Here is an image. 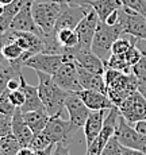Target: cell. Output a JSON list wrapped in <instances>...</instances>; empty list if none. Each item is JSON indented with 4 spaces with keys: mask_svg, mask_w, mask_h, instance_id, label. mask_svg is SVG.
<instances>
[{
    "mask_svg": "<svg viewBox=\"0 0 146 155\" xmlns=\"http://www.w3.org/2000/svg\"><path fill=\"white\" fill-rule=\"evenodd\" d=\"M0 50H2V54H3V57H4V59H7V61L19 59V58H22L23 54H25V51H23V50L20 49L15 42L5 43L4 46L0 47Z\"/></svg>",
    "mask_w": 146,
    "mask_h": 155,
    "instance_id": "obj_29",
    "label": "cell"
},
{
    "mask_svg": "<svg viewBox=\"0 0 146 155\" xmlns=\"http://www.w3.org/2000/svg\"><path fill=\"white\" fill-rule=\"evenodd\" d=\"M14 0H0V3H2L3 5H8V4H11Z\"/></svg>",
    "mask_w": 146,
    "mask_h": 155,
    "instance_id": "obj_43",
    "label": "cell"
},
{
    "mask_svg": "<svg viewBox=\"0 0 146 155\" xmlns=\"http://www.w3.org/2000/svg\"><path fill=\"white\" fill-rule=\"evenodd\" d=\"M15 111H16V107H15L10 100V91L5 89V91L0 94V113L7 116V117H12Z\"/></svg>",
    "mask_w": 146,
    "mask_h": 155,
    "instance_id": "obj_30",
    "label": "cell"
},
{
    "mask_svg": "<svg viewBox=\"0 0 146 155\" xmlns=\"http://www.w3.org/2000/svg\"><path fill=\"white\" fill-rule=\"evenodd\" d=\"M131 73L137 78V91L146 99V51H144L141 61L133 66Z\"/></svg>",
    "mask_w": 146,
    "mask_h": 155,
    "instance_id": "obj_25",
    "label": "cell"
},
{
    "mask_svg": "<svg viewBox=\"0 0 146 155\" xmlns=\"http://www.w3.org/2000/svg\"><path fill=\"white\" fill-rule=\"evenodd\" d=\"M16 155H37V153H35L31 147H22L18 151Z\"/></svg>",
    "mask_w": 146,
    "mask_h": 155,
    "instance_id": "obj_42",
    "label": "cell"
},
{
    "mask_svg": "<svg viewBox=\"0 0 146 155\" xmlns=\"http://www.w3.org/2000/svg\"><path fill=\"white\" fill-rule=\"evenodd\" d=\"M133 127L135 128V131L139 134V135L144 136V138H146V119L138 121V123H135Z\"/></svg>",
    "mask_w": 146,
    "mask_h": 155,
    "instance_id": "obj_38",
    "label": "cell"
},
{
    "mask_svg": "<svg viewBox=\"0 0 146 155\" xmlns=\"http://www.w3.org/2000/svg\"><path fill=\"white\" fill-rule=\"evenodd\" d=\"M106 69H114V70L122 71V73L130 74V73H131L133 68L127 64L124 55H115V54H112L111 57H110L108 61L106 62Z\"/></svg>",
    "mask_w": 146,
    "mask_h": 155,
    "instance_id": "obj_27",
    "label": "cell"
},
{
    "mask_svg": "<svg viewBox=\"0 0 146 155\" xmlns=\"http://www.w3.org/2000/svg\"><path fill=\"white\" fill-rule=\"evenodd\" d=\"M62 64H64V55L38 53V54L31 55L30 58L26 59L23 62V68H30V69H34L35 71H41V73L53 76L61 68Z\"/></svg>",
    "mask_w": 146,
    "mask_h": 155,
    "instance_id": "obj_12",
    "label": "cell"
},
{
    "mask_svg": "<svg viewBox=\"0 0 146 155\" xmlns=\"http://www.w3.org/2000/svg\"><path fill=\"white\" fill-rule=\"evenodd\" d=\"M96 0H68L66 4L69 5H80V7H91V4Z\"/></svg>",
    "mask_w": 146,
    "mask_h": 155,
    "instance_id": "obj_37",
    "label": "cell"
},
{
    "mask_svg": "<svg viewBox=\"0 0 146 155\" xmlns=\"http://www.w3.org/2000/svg\"><path fill=\"white\" fill-rule=\"evenodd\" d=\"M11 132H12L15 139L18 140V143L20 144V147H29L32 138H34V132L26 124L20 108H16V111L12 115V119H11Z\"/></svg>",
    "mask_w": 146,
    "mask_h": 155,
    "instance_id": "obj_16",
    "label": "cell"
},
{
    "mask_svg": "<svg viewBox=\"0 0 146 155\" xmlns=\"http://www.w3.org/2000/svg\"><path fill=\"white\" fill-rule=\"evenodd\" d=\"M104 23H106V25H108V26H115V25H118V23H119V10H118V11H114V12H112L108 18H107Z\"/></svg>",
    "mask_w": 146,
    "mask_h": 155,
    "instance_id": "obj_39",
    "label": "cell"
},
{
    "mask_svg": "<svg viewBox=\"0 0 146 155\" xmlns=\"http://www.w3.org/2000/svg\"><path fill=\"white\" fill-rule=\"evenodd\" d=\"M137 41V38H123L121 37L118 41H115V43L112 45V54L115 55H124L127 53V50L131 47V45Z\"/></svg>",
    "mask_w": 146,
    "mask_h": 155,
    "instance_id": "obj_31",
    "label": "cell"
},
{
    "mask_svg": "<svg viewBox=\"0 0 146 155\" xmlns=\"http://www.w3.org/2000/svg\"><path fill=\"white\" fill-rule=\"evenodd\" d=\"M3 62H5V59H4V57H3V54H2V50H0V64H3Z\"/></svg>",
    "mask_w": 146,
    "mask_h": 155,
    "instance_id": "obj_44",
    "label": "cell"
},
{
    "mask_svg": "<svg viewBox=\"0 0 146 155\" xmlns=\"http://www.w3.org/2000/svg\"><path fill=\"white\" fill-rule=\"evenodd\" d=\"M99 22L100 20L97 14L91 8L89 12L83 18V20L74 30L77 34V38H79V45H77L76 50H91L92 41H93Z\"/></svg>",
    "mask_w": 146,
    "mask_h": 155,
    "instance_id": "obj_13",
    "label": "cell"
},
{
    "mask_svg": "<svg viewBox=\"0 0 146 155\" xmlns=\"http://www.w3.org/2000/svg\"><path fill=\"white\" fill-rule=\"evenodd\" d=\"M123 7L121 0H96L91 4V8L97 14L100 22H106V19L114 11H118Z\"/></svg>",
    "mask_w": 146,
    "mask_h": 155,
    "instance_id": "obj_23",
    "label": "cell"
},
{
    "mask_svg": "<svg viewBox=\"0 0 146 155\" xmlns=\"http://www.w3.org/2000/svg\"><path fill=\"white\" fill-rule=\"evenodd\" d=\"M23 119H25L26 124L30 127V130L34 132V135H37L45 130L50 116L47 115L46 111H32L23 113Z\"/></svg>",
    "mask_w": 146,
    "mask_h": 155,
    "instance_id": "obj_22",
    "label": "cell"
},
{
    "mask_svg": "<svg viewBox=\"0 0 146 155\" xmlns=\"http://www.w3.org/2000/svg\"><path fill=\"white\" fill-rule=\"evenodd\" d=\"M53 155H70L69 146L62 144V143H58V144H56L54 151H53Z\"/></svg>",
    "mask_w": 146,
    "mask_h": 155,
    "instance_id": "obj_36",
    "label": "cell"
},
{
    "mask_svg": "<svg viewBox=\"0 0 146 155\" xmlns=\"http://www.w3.org/2000/svg\"><path fill=\"white\" fill-rule=\"evenodd\" d=\"M31 5H32V3L25 2L23 7L20 8L18 15L14 18L10 30H14V31H23V32H32V34L45 38L43 32L39 30V27H38L37 23H35L34 18H32Z\"/></svg>",
    "mask_w": 146,
    "mask_h": 155,
    "instance_id": "obj_15",
    "label": "cell"
},
{
    "mask_svg": "<svg viewBox=\"0 0 146 155\" xmlns=\"http://www.w3.org/2000/svg\"><path fill=\"white\" fill-rule=\"evenodd\" d=\"M119 25L122 26L123 34H127L137 39L146 41V18L137 11L127 7L119 10Z\"/></svg>",
    "mask_w": 146,
    "mask_h": 155,
    "instance_id": "obj_5",
    "label": "cell"
},
{
    "mask_svg": "<svg viewBox=\"0 0 146 155\" xmlns=\"http://www.w3.org/2000/svg\"><path fill=\"white\" fill-rule=\"evenodd\" d=\"M122 155H146V153L139 150H133V148L122 147Z\"/></svg>",
    "mask_w": 146,
    "mask_h": 155,
    "instance_id": "obj_41",
    "label": "cell"
},
{
    "mask_svg": "<svg viewBox=\"0 0 146 155\" xmlns=\"http://www.w3.org/2000/svg\"><path fill=\"white\" fill-rule=\"evenodd\" d=\"M122 35H123V30H122V26L119 23L115 26H108L104 22H99L93 41H92V53L99 57L106 65V62L112 55V45Z\"/></svg>",
    "mask_w": 146,
    "mask_h": 155,
    "instance_id": "obj_4",
    "label": "cell"
},
{
    "mask_svg": "<svg viewBox=\"0 0 146 155\" xmlns=\"http://www.w3.org/2000/svg\"><path fill=\"white\" fill-rule=\"evenodd\" d=\"M3 12H4V5H3L2 3H0V15H2Z\"/></svg>",
    "mask_w": 146,
    "mask_h": 155,
    "instance_id": "obj_45",
    "label": "cell"
},
{
    "mask_svg": "<svg viewBox=\"0 0 146 155\" xmlns=\"http://www.w3.org/2000/svg\"><path fill=\"white\" fill-rule=\"evenodd\" d=\"M79 97L83 100V103L88 107L89 111H110L115 108V105L111 103L108 96L100 92L95 91H81L77 92Z\"/></svg>",
    "mask_w": 146,
    "mask_h": 155,
    "instance_id": "obj_18",
    "label": "cell"
},
{
    "mask_svg": "<svg viewBox=\"0 0 146 155\" xmlns=\"http://www.w3.org/2000/svg\"><path fill=\"white\" fill-rule=\"evenodd\" d=\"M53 80L61 89L68 93H77L81 92L83 88L80 85L79 71L74 61H66L61 65V68L53 74Z\"/></svg>",
    "mask_w": 146,
    "mask_h": 155,
    "instance_id": "obj_10",
    "label": "cell"
},
{
    "mask_svg": "<svg viewBox=\"0 0 146 155\" xmlns=\"http://www.w3.org/2000/svg\"><path fill=\"white\" fill-rule=\"evenodd\" d=\"M103 77L107 86V96L117 108L130 94L137 92V78L133 73L126 74L119 70L106 69Z\"/></svg>",
    "mask_w": 146,
    "mask_h": 155,
    "instance_id": "obj_2",
    "label": "cell"
},
{
    "mask_svg": "<svg viewBox=\"0 0 146 155\" xmlns=\"http://www.w3.org/2000/svg\"><path fill=\"white\" fill-rule=\"evenodd\" d=\"M66 5L68 4L62 0H41L32 3V18L45 37L53 35L57 19Z\"/></svg>",
    "mask_w": 146,
    "mask_h": 155,
    "instance_id": "obj_3",
    "label": "cell"
},
{
    "mask_svg": "<svg viewBox=\"0 0 146 155\" xmlns=\"http://www.w3.org/2000/svg\"><path fill=\"white\" fill-rule=\"evenodd\" d=\"M38 76V94L42 101L45 111L47 112L49 116L61 115L62 109L65 108V101H66L69 93L61 89L54 82L52 76L49 74L37 71Z\"/></svg>",
    "mask_w": 146,
    "mask_h": 155,
    "instance_id": "obj_1",
    "label": "cell"
},
{
    "mask_svg": "<svg viewBox=\"0 0 146 155\" xmlns=\"http://www.w3.org/2000/svg\"><path fill=\"white\" fill-rule=\"evenodd\" d=\"M115 138L121 143L122 147L133 148V150H139L146 153V138L141 136L135 131L131 124L126 121V119L122 115H119L118 126L115 130Z\"/></svg>",
    "mask_w": 146,
    "mask_h": 155,
    "instance_id": "obj_7",
    "label": "cell"
},
{
    "mask_svg": "<svg viewBox=\"0 0 146 155\" xmlns=\"http://www.w3.org/2000/svg\"><path fill=\"white\" fill-rule=\"evenodd\" d=\"M10 100L16 108H22V107L25 105L26 97H25V93H23L20 89H18V91L10 92Z\"/></svg>",
    "mask_w": 146,
    "mask_h": 155,
    "instance_id": "obj_35",
    "label": "cell"
},
{
    "mask_svg": "<svg viewBox=\"0 0 146 155\" xmlns=\"http://www.w3.org/2000/svg\"><path fill=\"white\" fill-rule=\"evenodd\" d=\"M29 147H31L37 154H41V153H45V151L53 150V148L56 147V144H53V143L41 132V134L34 135V138H32V140L30 143Z\"/></svg>",
    "mask_w": 146,
    "mask_h": 155,
    "instance_id": "obj_28",
    "label": "cell"
},
{
    "mask_svg": "<svg viewBox=\"0 0 146 155\" xmlns=\"http://www.w3.org/2000/svg\"><path fill=\"white\" fill-rule=\"evenodd\" d=\"M19 80H20L19 89L25 93V97H26L25 105L20 108L22 113L32 112V111H45V107L39 99V94H38V86H32L29 82H26L23 74L19 77Z\"/></svg>",
    "mask_w": 146,
    "mask_h": 155,
    "instance_id": "obj_19",
    "label": "cell"
},
{
    "mask_svg": "<svg viewBox=\"0 0 146 155\" xmlns=\"http://www.w3.org/2000/svg\"><path fill=\"white\" fill-rule=\"evenodd\" d=\"M142 55H144V50L138 47V39H137L135 42L131 45V47L127 50V53L124 54V58H126L127 64L133 68L134 65H137L139 61H141Z\"/></svg>",
    "mask_w": 146,
    "mask_h": 155,
    "instance_id": "obj_32",
    "label": "cell"
},
{
    "mask_svg": "<svg viewBox=\"0 0 146 155\" xmlns=\"http://www.w3.org/2000/svg\"><path fill=\"white\" fill-rule=\"evenodd\" d=\"M53 37H54L56 42L62 47L65 54L69 53L70 50L76 49L77 45H79V38H77V34L74 30H59V31L53 34Z\"/></svg>",
    "mask_w": 146,
    "mask_h": 155,
    "instance_id": "obj_24",
    "label": "cell"
},
{
    "mask_svg": "<svg viewBox=\"0 0 146 155\" xmlns=\"http://www.w3.org/2000/svg\"><path fill=\"white\" fill-rule=\"evenodd\" d=\"M19 88H20V80H19V78H14V80H11V81L7 84V89H8L10 92L18 91Z\"/></svg>",
    "mask_w": 146,
    "mask_h": 155,
    "instance_id": "obj_40",
    "label": "cell"
},
{
    "mask_svg": "<svg viewBox=\"0 0 146 155\" xmlns=\"http://www.w3.org/2000/svg\"><path fill=\"white\" fill-rule=\"evenodd\" d=\"M123 7L131 8L146 18V0H121Z\"/></svg>",
    "mask_w": 146,
    "mask_h": 155,
    "instance_id": "obj_34",
    "label": "cell"
},
{
    "mask_svg": "<svg viewBox=\"0 0 146 155\" xmlns=\"http://www.w3.org/2000/svg\"><path fill=\"white\" fill-rule=\"evenodd\" d=\"M106 116H107V111H91V113H89L87 121H85V126L83 128L87 147H89L93 143L95 139L100 135Z\"/></svg>",
    "mask_w": 146,
    "mask_h": 155,
    "instance_id": "obj_17",
    "label": "cell"
},
{
    "mask_svg": "<svg viewBox=\"0 0 146 155\" xmlns=\"http://www.w3.org/2000/svg\"><path fill=\"white\" fill-rule=\"evenodd\" d=\"M89 10H91V7H80V5L68 4L57 19L54 32L59 31V30H76L79 23L83 20V18L89 12Z\"/></svg>",
    "mask_w": 146,
    "mask_h": 155,
    "instance_id": "obj_14",
    "label": "cell"
},
{
    "mask_svg": "<svg viewBox=\"0 0 146 155\" xmlns=\"http://www.w3.org/2000/svg\"><path fill=\"white\" fill-rule=\"evenodd\" d=\"M77 71H79V80L83 91H95L100 93L107 94V86L104 82V77L99 74L91 73V71L84 70L77 65Z\"/></svg>",
    "mask_w": 146,
    "mask_h": 155,
    "instance_id": "obj_20",
    "label": "cell"
},
{
    "mask_svg": "<svg viewBox=\"0 0 146 155\" xmlns=\"http://www.w3.org/2000/svg\"><path fill=\"white\" fill-rule=\"evenodd\" d=\"M23 4H25L23 0H14L11 4L4 5V12L0 15V37H3L10 30L14 18L18 15Z\"/></svg>",
    "mask_w": 146,
    "mask_h": 155,
    "instance_id": "obj_21",
    "label": "cell"
},
{
    "mask_svg": "<svg viewBox=\"0 0 146 155\" xmlns=\"http://www.w3.org/2000/svg\"><path fill=\"white\" fill-rule=\"evenodd\" d=\"M100 155H122V146L118 142V139L115 138V135L108 140Z\"/></svg>",
    "mask_w": 146,
    "mask_h": 155,
    "instance_id": "obj_33",
    "label": "cell"
},
{
    "mask_svg": "<svg viewBox=\"0 0 146 155\" xmlns=\"http://www.w3.org/2000/svg\"><path fill=\"white\" fill-rule=\"evenodd\" d=\"M20 148L22 147L12 134L0 139V155H16Z\"/></svg>",
    "mask_w": 146,
    "mask_h": 155,
    "instance_id": "obj_26",
    "label": "cell"
},
{
    "mask_svg": "<svg viewBox=\"0 0 146 155\" xmlns=\"http://www.w3.org/2000/svg\"><path fill=\"white\" fill-rule=\"evenodd\" d=\"M62 2H65V3H66V2H68V0H62Z\"/></svg>",
    "mask_w": 146,
    "mask_h": 155,
    "instance_id": "obj_46",
    "label": "cell"
},
{
    "mask_svg": "<svg viewBox=\"0 0 146 155\" xmlns=\"http://www.w3.org/2000/svg\"><path fill=\"white\" fill-rule=\"evenodd\" d=\"M42 134L53 144L62 143V144H66V146H69L73 136L76 135L72 130L70 121L64 120V119L61 117V115L50 116L49 121H47V124H46V127H45V130L42 131Z\"/></svg>",
    "mask_w": 146,
    "mask_h": 155,
    "instance_id": "obj_6",
    "label": "cell"
},
{
    "mask_svg": "<svg viewBox=\"0 0 146 155\" xmlns=\"http://www.w3.org/2000/svg\"><path fill=\"white\" fill-rule=\"evenodd\" d=\"M118 109L127 123L134 126L135 123L146 119V99L137 91L130 94L118 107Z\"/></svg>",
    "mask_w": 146,
    "mask_h": 155,
    "instance_id": "obj_9",
    "label": "cell"
},
{
    "mask_svg": "<svg viewBox=\"0 0 146 155\" xmlns=\"http://www.w3.org/2000/svg\"><path fill=\"white\" fill-rule=\"evenodd\" d=\"M119 109L115 108L110 109L107 113L106 119H104V124H103V130L100 132V135L97 136L93 140L89 147H87V153L85 155H100V153L103 151V148L106 147V144L108 143V140L115 135V130L118 126V119H119Z\"/></svg>",
    "mask_w": 146,
    "mask_h": 155,
    "instance_id": "obj_8",
    "label": "cell"
},
{
    "mask_svg": "<svg viewBox=\"0 0 146 155\" xmlns=\"http://www.w3.org/2000/svg\"><path fill=\"white\" fill-rule=\"evenodd\" d=\"M65 109L68 111V115H69V121L73 132L77 134L79 130L84 128L85 121H87L91 111L83 103V100L80 99L77 93H69L66 101H65Z\"/></svg>",
    "mask_w": 146,
    "mask_h": 155,
    "instance_id": "obj_11",
    "label": "cell"
}]
</instances>
